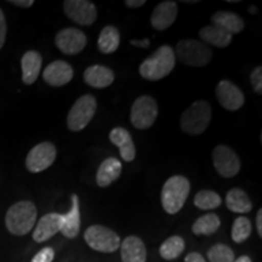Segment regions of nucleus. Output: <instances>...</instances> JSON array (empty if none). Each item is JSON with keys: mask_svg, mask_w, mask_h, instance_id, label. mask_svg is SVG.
I'll return each instance as SVG.
<instances>
[{"mask_svg": "<svg viewBox=\"0 0 262 262\" xmlns=\"http://www.w3.org/2000/svg\"><path fill=\"white\" fill-rule=\"evenodd\" d=\"M38 210L34 203L21 201L9 208L5 215V226L11 234L22 237L34 228L37 222Z\"/></svg>", "mask_w": 262, "mask_h": 262, "instance_id": "obj_1", "label": "nucleus"}, {"mask_svg": "<svg viewBox=\"0 0 262 262\" xmlns=\"http://www.w3.org/2000/svg\"><path fill=\"white\" fill-rule=\"evenodd\" d=\"M175 64V51L169 45H163L141 63L139 71L142 78L150 81H157L171 73Z\"/></svg>", "mask_w": 262, "mask_h": 262, "instance_id": "obj_2", "label": "nucleus"}, {"mask_svg": "<svg viewBox=\"0 0 262 262\" xmlns=\"http://www.w3.org/2000/svg\"><path fill=\"white\" fill-rule=\"evenodd\" d=\"M189 192H191V185L185 176L175 175L166 180L160 194L164 210L169 215L178 214L187 201Z\"/></svg>", "mask_w": 262, "mask_h": 262, "instance_id": "obj_3", "label": "nucleus"}, {"mask_svg": "<svg viewBox=\"0 0 262 262\" xmlns=\"http://www.w3.org/2000/svg\"><path fill=\"white\" fill-rule=\"evenodd\" d=\"M211 120V107L206 101H195L180 118V126L188 135H201L208 129Z\"/></svg>", "mask_w": 262, "mask_h": 262, "instance_id": "obj_4", "label": "nucleus"}, {"mask_svg": "<svg viewBox=\"0 0 262 262\" xmlns=\"http://www.w3.org/2000/svg\"><path fill=\"white\" fill-rule=\"evenodd\" d=\"M175 56H178L181 63L189 67H204L211 61L212 51L202 41L188 39L180 40L176 44Z\"/></svg>", "mask_w": 262, "mask_h": 262, "instance_id": "obj_5", "label": "nucleus"}, {"mask_svg": "<svg viewBox=\"0 0 262 262\" xmlns=\"http://www.w3.org/2000/svg\"><path fill=\"white\" fill-rule=\"evenodd\" d=\"M86 244L95 251L112 254L120 247V237L113 229L102 225H94L86 228L84 233Z\"/></svg>", "mask_w": 262, "mask_h": 262, "instance_id": "obj_6", "label": "nucleus"}, {"mask_svg": "<svg viewBox=\"0 0 262 262\" xmlns=\"http://www.w3.org/2000/svg\"><path fill=\"white\" fill-rule=\"evenodd\" d=\"M97 108L96 98L93 95H83L75 101L67 117V126L71 131H81L88 126Z\"/></svg>", "mask_w": 262, "mask_h": 262, "instance_id": "obj_7", "label": "nucleus"}, {"mask_svg": "<svg viewBox=\"0 0 262 262\" xmlns=\"http://www.w3.org/2000/svg\"><path fill=\"white\" fill-rule=\"evenodd\" d=\"M158 117V104L152 96L143 95L136 98L130 110L131 124L139 130L148 129Z\"/></svg>", "mask_w": 262, "mask_h": 262, "instance_id": "obj_8", "label": "nucleus"}, {"mask_svg": "<svg viewBox=\"0 0 262 262\" xmlns=\"http://www.w3.org/2000/svg\"><path fill=\"white\" fill-rule=\"evenodd\" d=\"M56 156L57 149L54 143L45 141L29 150L26 158V168L32 173L41 172L50 168L56 159Z\"/></svg>", "mask_w": 262, "mask_h": 262, "instance_id": "obj_9", "label": "nucleus"}, {"mask_svg": "<svg viewBox=\"0 0 262 262\" xmlns=\"http://www.w3.org/2000/svg\"><path fill=\"white\" fill-rule=\"evenodd\" d=\"M212 162L219 175L225 179L234 178L241 170V160L237 153L228 146L220 145L212 150Z\"/></svg>", "mask_w": 262, "mask_h": 262, "instance_id": "obj_10", "label": "nucleus"}, {"mask_svg": "<svg viewBox=\"0 0 262 262\" xmlns=\"http://www.w3.org/2000/svg\"><path fill=\"white\" fill-rule=\"evenodd\" d=\"M63 10L67 17L80 26L93 25L97 18V9L88 0H66Z\"/></svg>", "mask_w": 262, "mask_h": 262, "instance_id": "obj_11", "label": "nucleus"}, {"mask_svg": "<svg viewBox=\"0 0 262 262\" xmlns=\"http://www.w3.org/2000/svg\"><path fill=\"white\" fill-rule=\"evenodd\" d=\"M88 38L80 29L68 27L61 29L55 38V44L64 55H77L86 47Z\"/></svg>", "mask_w": 262, "mask_h": 262, "instance_id": "obj_12", "label": "nucleus"}, {"mask_svg": "<svg viewBox=\"0 0 262 262\" xmlns=\"http://www.w3.org/2000/svg\"><path fill=\"white\" fill-rule=\"evenodd\" d=\"M216 98L225 110L238 111L243 107L245 102L244 94L239 89L237 85H234L229 80H221L216 86Z\"/></svg>", "mask_w": 262, "mask_h": 262, "instance_id": "obj_13", "label": "nucleus"}, {"mask_svg": "<svg viewBox=\"0 0 262 262\" xmlns=\"http://www.w3.org/2000/svg\"><path fill=\"white\" fill-rule=\"evenodd\" d=\"M63 217L58 212H49L38 221L33 231V239L37 243H44L61 232Z\"/></svg>", "mask_w": 262, "mask_h": 262, "instance_id": "obj_14", "label": "nucleus"}, {"mask_svg": "<svg viewBox=\"0 0 262 262\" xmlns=\"http://www.w3.org/2000/svg\"><path fill=\"white\" fill-rule=\"evenodd\" d=\"M74 71L72 66L66 61H54L47 66L42 72V79L50 86L60 88L73 79Z\"/></svg>", "mask_w": 262, "mask_h": 262, "instance_id": "obj_15", "label": "nucleus"}, {"mask_svg": "<svg viewBox=\"0 0 262 262\" xmlns=\"http://www.w3.org/2000/svg\"><path fill=\"white\" fill-rule=\"evenodd\" d=\"M179 14V6L175 2H163L158 4L150 15V25L157 31H165L175 22Z\"/></svg>", "mask_w": 262, "mask_h": 262, "instance_id": "obj_16", "label": "nucleus"}, {"mask_svg": "<svg viewBox=\"0 0 262 262\" xmlns=\"http://www.w3.org/2000/svg\"><path fill=\"white\" fill-rule=\"evenodd\" d=\"M120 257L123 262H146L147 248L137 235H129L120 242Z\"/></svg>", "mask_w": 262, "mask_h": 262, "instance_id": "obj_17", "label": "nucleus"}, {"mask_svg": "<svg viewBox=\"0 0 262 262\" xmlns=\"http://www.w3.org/2000/svg\"><path fill=\"white\" fill-rule=\"evenodd\" d=\"M72 206L71 210L67 214L62 215L63 217V224H62L61 233L63 237L68 239L77 238L80 232V203L79 196L77 194L71 195Z\"/></svg>", "mask_w": 262, "mask_h": 262, "instance_id": "obj_18", "label": "nucleus"}, {"mask_svg": "<svg viewBox=\"0 0 262 262\" xmlns=\"http://www.w3.org/2000/svg\"><path fill=\"white\" fill-rule=\"evenodd\" d=\"M110 140L114 146L119 148V153L123 160L130 163L135 159V145H134L130 133L126 129H124V127H114L110 133Z\"/></svg>", "mask_w": 262, "mask_h": 262, "instance_id": "obj_19", "label": "nucleus"}, {"mask_svg": "<svg viewBox=\"0 0 262 262\" xmlns=\"http://www.w3.org/2000/svg\"><path fill=\"white\" fill-rule=\"evenodd\" d=\"M84 80L89 86L95 88V89H104V88L112 85L114 81V73L106 66L94 64L85 70Z\"/></svg>", "mask_w": 262, "mask_h": 262, "instance_id": "obj_20", "label": "nucleus"}, {"mask_svg": "<svg viewBox=\"0 0 262 262\" xmlns=\"http://www.w3.org/2000/svg\"><path fill=\"white\" fill-rule=\"evenodd\" d=\"M123 166L120 160L117 158H107L100 164L96 173V182L98 187L104 188L112 185L114 181L119 179L120 173H122Z\"/></svg>", "mask_w": 262, "mask_h": 262, "instance_id": "obj_21", "label": "nucleus"}, {"mask_svg": "<svg viewBox=\"0 0 262 262\" xmlns=\"http://www.w3.org/2000/svg\"><path fill=\"white\" fill-rule=\"evenodd\" d=\"M42 58L38 51H27L21 58L22 81L25 84L31 85L38 79L39 73L41 71Z\"/></svg>", "mask_w": 262, "mask_h": 262, "instance_id": "obj_22", "label": "nucleus"}, {"mask_svg": "<svg viewBox=\"0 0 262 262\" xmlns=\"http://www.w3.org/2000/svg\"><path fill=\"white\" fill-rule=\"evenodd\" d=\"M211 21L214 24L212 26L232 35L242 32L245 27L243 18L237 14L229 11H217L216 14L212 15Z\"/></svg>", "mask_w": 262, "mask_h": 262, "instance_id": "obj_23", "label": "nucleus"}, {"mask_svg": "<svg viewBox=\"0 0 262 262\" xmlns=\"http://www.w3.org/2000/svg\"><path fill=\"white\" fill-rule=\"evenodd\" d=\"M226 206L235 214H247L253 209V203L243 189L232 188L226 195Z\"/></svg>", "mask_w": 262, "mask_h": 262, "instance_id": "obj_24", "label": "nucleus"}, {"mask_svg": "<svg viewBox=\"0 0 262 262\" xmlns=\"http://www.w3.org/2000/svg\"><path fill=\"white\" fill-rule=\"evenodd\" d=\"M199 38L206 44L212 45L216 48H227L232 42L233 35L222 31V29L215 27V26L209 25L203 27L199 31Z\"/></svg>", "mask_w": 262, "mask_h": 262, "instance_id": "obj_25", "label": "nucleus"}, {"mask_svg": "<svg viewBox=\"0 0 262 262\" xmlns=\"http://www.w3.org/2000/svg\"><path fill=\"white\" fill-rule=\"evenodd\" d=\"M120 44V33L114 26H106L100 33L97 47L102 54H113Z\"/></svg>", "mask_w": 262, "mask_h": 262, "instance_id": "obj_26", "label": "nucleus"}, {"mask_svg": "<svg viewBox=\"0 0 262 262\" xmlns=\"http://www.w3.org/2000/svg\"><path fill=\"white\" fill-rule=\"evenodd\" d=\"M220 226V217L214 212H209V214L196 219L194 224L192 225V232L195 235H211L217 232Z\"/></svg>", "mask_w": 262, "mask_h": 262, "instance_id": "obj_27", "label": "nucleus"}, {"mask_svg": "<svg viewBox=\"0 0 262 262\" xmlns=\"http://www.w3.org/2000/svg\"><path fill=\"white\" fill-rule=\"evenodd\" d=\"M186 248V243L180 235H171L166 238L159 247L160 257L166 261H172L180 257Z\"/></svg>", "mask_w": 262, "mask_h": 262, "instance_id": "obj_28", "label": "nucleus"}, {"mask_svg": "<svg viewBox=\"0 0 262 262\" xmlns=\"http://www.w3.org/2000/svg\"><path fill=\"white\" fill-rule=\"evenodd\" d=\"M251 229H253V226H251L250 220L248 217H245V216H239V217L235 219L233 226H232V241L237 244L244 243L250 237Z\"/></svg>", "mask_w": 262, "mask_h": 262, "instance_id": "obj_29", "label": "nucleus"}, {"mask_svg": "<svg viewBox=\"0 0 262 262\" xmlns=\"http://www.w3.org/2000/svg\"><path fill=\"white\" fill-rule=\"evenodd\" d=\"M222 199L220 194L214 191H201L194 196V205L201 210H212L221 205Z\"/></svg>", "mask_w": 262, "mask_h": 262, "instance_id": "obj_30", "label": "nucleus"}, {"mask_svg": "<svg viewBox=\"0 0 262 262\" xmlns=\"http://www.w3.org/2000/svg\"><path fill=\"white\" fill-rule=\"evenodd\" d=\"M209 262H233L234 251L226 244H215L208 250Z\"/></svg>", "mask_w": 262, "mask_h": 262, "instance_id": "obj_31", "label": "nucleus"}, {"mask_svg": "<svg viewBox=\"0 0 262 262\" xmlns=\"http://www.w3.org/2000/svg\"><path fill=\"white\" fill-rule=\"evenodd\" d=\"M55 258V250L51 247H45L39 250L31 262H52Z\"/></svg>", "mask_w": 262, "mask_h": 262, "instance_id": "obj_32", "label": "nucleus"}, {"mask_svg": "<svg viewBox=\"0 0 262 262\" xmlns=\"http://www.w3.org/2000/svg\"><path fill=\"white\" fill-rule=\"evenodd\" d=\"M250 80L255 93L261 95L262 94V67L261 66H257V67L251 72Z\"/></svg>", "mask_w": 262, "mask_h": 262, "instance_id": "obj_33", "label": "nucleus"}, {"mask_svg": "<svg viewBox=\"0 0 262 262\" xmlns=\"http://www.w3.org/2000/svg\"><path fill=\"white\" fill-rule=\"evenodd\" d=\"M6 19H5V15L3 12V10L0 9V49L3 48V45L5 44V39H6Z\"/></svg>", "mask_w": 262, "mask_h": 262, "instance_id": "obj_34", "label": "nucleus"}, {"mask_svg": "<svg viewBox=\"0 0 262 262\" xmlns=\"http://www.w3.org/2000/svg\"><path fill=\"white\" fill-rule=\"evenodd\" d=\"M185 262H206V260L203 257L202 254L196 253V251H192V253L187 254L185 257Z\"/></svg>", "mask_w": 262, "mask_h": 262, "instance_id": "obj_35", "label": "nucleus"}, {"mask_svg": "<svg viewBox=\"0 0 262 262\" xmlns=\"http://www.w3.org/2000/svg\"><path fill=\"white\" fill-rule=\"evenodd\" d=\"M10 3L16 6H19V8H31L34 4L33 0H11Z\"/></svg>", "mask_w": 262, "mask_h": 262, "instance_id": "obj_36", "label": "nucleus"}, {"mask_svg": "<svg viewBox=\"0 0 262 262\" xmlns=\"http://www.w3.org/2000/svg\"><path fill=\"white\" fill-rule=\"evenodd\" d=\"M146 2L145 0H126L125 5L127 8L131 9H136V8H141L142 5H145Z\"/></svg>", "mask_w": 262, "mask_h": 262, "instance_id": "obj_37", "label": "nucleus"}, {"mask_svg": "<svg viewBox=\"0 0 262 262\" xmlns=\"http://www.w3.org/2000/svg\"><path fill=\"white\" fill-rule=\"evenodd\" d=\"M256 228H257V233L260 237H262V209L257 211L256 215Z\"/></svg>", "mask_w": 262, "mask_h": 262, "instance_id": "obj_38", "label": "nucleus"}, {"mask_svg": "<svg viewBox=\"0 0 262 262\" xmlns=\"http://www.w3.org/2000/svg\"><path fill=\"white\" fill-rule=\"evenodd\" d=\"M148 40H143V41H137V40H131V44L135 45V47H142V48H147L148 47Z\"/></svg>", "mask_w": 262, "mask_h": 262, "instance_id": "obj_39", "label": "nucleus"}, {"mask_svg": "<svg viewBox=\"0 0 262 262\" xmlns=\"http://www.w3.org/2000/svg\"><path fill=\"white\" fill-rule=\"evenodd\" d=\"M233 262H253L251 258L247 256V255H243V256H239L238 258H234Z\"/></svg>", "mask_w": 262, "mask_h": 262, "instance_id": "obj_40", "label": "nucleus"}]
</instances>
